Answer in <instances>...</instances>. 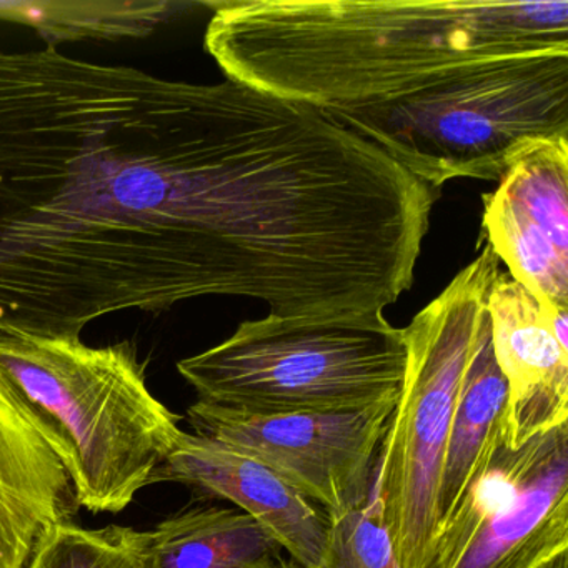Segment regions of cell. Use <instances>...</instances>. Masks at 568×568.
I'll use <instances>...</instances> for the list:
<instances>
[{
  "label": "cell",
  "instance_id": "2",
  "mask_svg": "<svg viewBox=\"0 0 568 568\" xmlns=\"http://www.w3.org/2000/svg\"><path fill=\"white\" fill-rule=\"evenodd\" d=\"M205 51L225 78L318 111L402 98L462 65L568 52V0H222Z\"/></svg>",
  "mask_w": 568,
  "mask_h": 568
},
{
  "label": "cell",
  "instance_id": "1",
  "mask_svg": "<svg viewBox=\"0 0 568 568\" xmlns=\"http://www.w3.org/2000/svg\"><path fill=\"white\" fill-rule=\"evenodd\" d=\"M404 169L302 102L0 51V331L247 297L361 322L397 277Z\"/></svg>",
  "mask_w": 568,
  "mask_h": 568
},
{
  "label": "cell",
  "instance_id": "6",
  "mask_svg": "<svg viewBox=\"0 0 568 568\" xmlns=\"http://www.w3.org/2000/svg\"><path fill=\"white\" fill-rule=\"evenodd\" d=\"M404 328L347 322H242L215 347L179 362L197 400L244 414H331L395 404Z\"/></svg>",
  "mask_w": 568,
  "mask_h": 568
},
{
  "label": "cell",
  "instance_id": "12",
  "mask_svg": "<svg viewBox=\"0 0 568 568\" xmlns=\"http://www.w3.org/2000/svg\"><path fill=\"white\" fill-rule=\"evenodd\" d=\"M74 485L34 428L0 400V568H26L45 531L74 520Z\"/></svg>",
  "mask_w": 568,
  "mask_h": 568
},
{
  "label": "cell",
  "instance_id": "17",
  "mask_svg": "<svg viewBox=\"0 0 568 568\" xmlns=\"http://www.w3.org/2000/svg\"><path fill=\"white\" fill-rule=\"evenodd\" d=\"M318 568H400L385 525L375 468L367 498L331 518L327 545Z\"/></svg>",
  "mask_w": 568,
  "mask_h": 568
},
{
  "label": "cell",
  "instance_id": "11",
  "mask_svg": "<svg viewBox=\"0 0 568 568\" xmlns=\"http://www.w3.org/2000/svg\"><path fill=\"white\" fill-rule=\"evenodd\" d=\"M487 308L495 358L508 382L505 445L517 448L568 424V348L555 337L551 312L508 272L495 281Z\"/></svg>",
  "mask_w": 568,
  "mask_h": 568
},
{
  "label": "cell",
  "instance_id": "5",
  "mask_svg": "<svg viewBox=\"0 0 568 568\" xmlns=\"http://www.w3.org/2000/svg\"><path fill=\"white\" fill-rule=\"evenodd\" d=\"M477 257L404 328V384L388 420L375 480L400 568H432L440 531L442 467L465 372L488 321L500 258L480 239Z\"/></svg>",
  "mask_w": 568,
  "mask_h": 568
},
{
  "label": "cell",
  "instance_id": "3",
  "mask_svg": "<svg viewBox=\"0 0 568 568\" xmlns=\"http://www.w3.org/2000/svg\"><path fill=\"white\" fill-rule=\"evenodd\" d=\"M0 400L51 448L92 514L128 508L184 435L131 342L0 331Z\"/></svg>",
  "mask_w": 568,
  "mask_h": 568
},
{
  "label": "cell",
  "instance_id": "10",
  "mask_svg": "<svg viewBox=\"0 0 568 568\" xmlns=\"http://www.w3.org/2000/svg\"><path fill=\"white\" fill-rule=\"evenodd\" d=\"M175 481L237 505L267 528L301 568H318L331 517L264 465L222 442L184 432L149 485Z\"/></svg>",
  "mask_w": 568,
  "mask_h": 568
},
{
  "label": "cell",
  "instance_id": "9",
  "mask_svg": "<svg viewBox=\"0 0 568 568\" xmlns=\"http://www.w3.org/2000/svg\"><path fill=\"white\" fill-rule=\"evenodd\" d=\"M481 237L547 311H568V139L521 155L481 195Z\"/></svg>",
  "mask_w": 568,
  "mask_h": 568
},
{
  "label": "cell",
  "instance_id": "4",
  "mask_svg": "<svg viewBox=\"0 0 568 568\" xmlns=\"http://www.w3.org/2000/svg\"><path fill=\"white\" fill-rule=\"evenodd\" d=\"M322 112L435 191L500 181L535 145L568 139V52L462 65L394 101Z\"/></svg>",
  "mask_w": 568,
  "mask_h": 568
},
{
  "label": "cell",
  "instance_id": "16",
  "mask_svg": "<svg viewBox=\"0 0 568 568\" xmlns=\"http://www.w3.org/2000/svg\"><path fill=\"white\" fill-rule=\"evenodd\" d=\"M148 540L149 531L132 527L68 521L45 531L26 568H144Z\"/></svg>",
  "mask_w": 568,
  "mask_h": 568
},
{
  "label": "cell",
  "instance_id": "18",
  "mask_svg": "<svg viewBox=\"0 0 568 568\" xmlns=\"http://www.w3.org/2000/svg\"><path fill=\"white\" fill-rule=\"evenodd\" d=\"M541 568H568V551L567 554L558 555V557H555L554 560L548 561Z\"/></svg>",
  "mask_w": 568,
  "mask_h": 568
},
{
  "label": "cell",
  "instance_id": "14",
  "mask_svg": "<svg viewBox=\"0 0 568 568\" xmlns=\"http://www.w3.org/2000/svg\"><path fill=\"white\" fill-rule=\"evenodd\" d=\"M507 407L508 382L495 358L488 317L465 372L448 435L438 495L440 528L454 517L468 488L505 440Z\"/></svg>",
  "mask_w": 568,
  "mask_h": 568
},
{
  "label": "cell",
  "instance_id": "13",
  "mask_svg": "<svg viewBox=\"0 0 568 568\" xmlns=\"http://www.w3.org/2000/svg\"><path fill=\"white\" fill-rule=\"evenodd\" d=\"M144 568H301L239 508L194 505L149 531Z\"/></svg>",
  "mask_w": 568,
  "mask_h": 568
},
{
  "label": "cell",
  "instance_id": "8",
  "mask_svg": "<svg viewBox=\"0 0 568 568\" xmlns=\"http://www.w3.org/2000/svg\"><path fill=\"white\" fill-rule=\"evenodd\" d=\"M395 404L331 414L258 415L197 400L187 408V418L194 434L264 465L332 518L367 498Z\"/></svg>",
  "mask_w": 568,
  "mask_h": 568
},
{
  "label": "cell",
  "instance_id": "15",
  "mask_svg": "<svg viewBox=\"0 0 568 568\" xmlns=\"http://www.w3.org/2000/svg\"><path fill=\"white\" fill-rule=\"evenodd\" d=\"M189 8L174 0H0V22L26 26L59 51L74 42L145 39Z\"/></svg>",
  "mask_w": 568,
  "mask_h": 568
},
{
  "label": "cell",
  "instance_id": "7",
  "mask_svg": "<svg viewBox=\"0 0 568 568\" xmlns=\"http://www.w3.org/2000/svg\"><path fill=\"white\" fill-rule=\"evenodd\" d=\"M568 551V424L498 445L450 520L432 568H541Z\"/></svg>",
  "mask_w": 568,
  "mask_h": 568
}]
</instances>
